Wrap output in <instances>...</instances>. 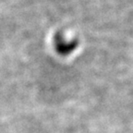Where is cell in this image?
<instances>
[{
	"instance_id": "6da1fadb",
	"label": "cell",
	"mask_w": 133,
	"mask_h": 133,
	"mask_svg": "<svg viewBox=\"0 0 133 133\" xmlns=\"http://www.w3.org/2000/svg\"><path fill=\"white\" fill-rule=\"evenodd\" d=\"M55 44H56V49L58 54L62 56H66L70 54L75 48L77 47V41L71 42V43H65L60 33L56 34L55 38Z\"/></svg>"
}]
</instances>
